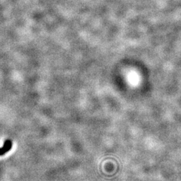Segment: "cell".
<instances>
[{
	"label": "cell",
	"mask_w": 181,
	"mask_h": 181,
	"mask_svg": "<svg viewBox=\"0 0 181 181\" xmlns=\"http://www.w3.org/2000/svg\"><path fill=\"white\" fill-rule=\"evenodd\" d=\"M11 148H12V142L10 139H6L5 142H4L3 147L0 148V156H2L8 152Z\"/></svg>",
	"instance_id": "cell-1"
}]
</instances>
